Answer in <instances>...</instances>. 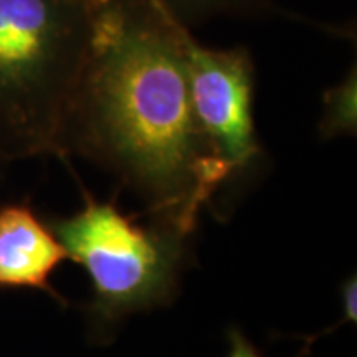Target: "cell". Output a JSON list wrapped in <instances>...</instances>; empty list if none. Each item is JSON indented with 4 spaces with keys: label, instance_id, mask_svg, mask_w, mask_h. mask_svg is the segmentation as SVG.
Wrapping results in <instances>:
<instances>
[{
    "label": "cell",
    "instance_id": "cell-2",
    "mask_svg": "<svg viewBox=\"0 0 357 357\" xmlns=\"http://www.w3.org/2000/svg\"><path fill=\"white\" fill-rule=\"evenodd\" d=\"M78 184L82 207L47 220L68 260L82 266L91 283V300L84 306L88 342L106 347L128 318L176 301L190 265L194 234L159 218L142 220Z\"/></svg>",
    "mask_w": 357,
    "mask_h": 357
},
{
    "label": "cell",
    "instance_id": "cell-3",
    "mask_svg": "<svg viewBox=\"0 0 357 357\" xmlns=\"http://www.w3.org/2000/svg\"><path fill=\"white\" fill-rule=\"evenodd\" d=\"M91 33V0H0V159L55 155Z\"/></svg>",
    "mask_w": 357,
    "mask_h": 357
},
{
    "label": "cell",
    "instance_id": "cell-8",
    "mask_svg": "<svg viewBox=\"0 0 357 357\" xmlns=\"http://www.w3.org/2000/svg\"><path fill=\"white\" fill-rule=\"evenodd\" d=\"M225 337L227 344H229L225 357H265L263 352L253 344L252 339L236 326H230L227 329Z\"/></svg>",
    "mask_w": 357,
    "mask_h": 357
},
{
    "label": "cell",
    "instance_id": "cell-1",
    "mask_svg": "<svg viewBox=\"0 0 357 357\" xmlns=\"http://www.w3.org/2000/svg\"><path fill=\"white\" fill-rule=\"evenodd\" d=\"M182 26L158 0H91L60 159L96 164L142 199L147 217L195 234L225 182L195 124Z\"/></svg>",
    "mask_w": 357,
    "mask_h": 357
},
{
    "label": "cell",
    "instance_id": "cell-9",
    "mask_svg": "<svg viewBox=\"0 0 357 357\" xmlns=\"http://www.w3.org/2000/svg\"><path fill=\"white\" fill-rule=\"evenodd\" d=\"M6 167H7V164L3 162L2 159H0V181H2V176H3V174H6Z\"/></svg>",
    "mask_w": 357,
    "mask_h": 357
},
{
    "label": "cell",
    "instance_id": "cell-7",
    "mask_svg": "<svg viewBox=\"0 0 357 357\" xmlns=\"http://www.w3.org/2000/svg\"><path fill=\"white\" fill-rule=\"evenodd\" d=\"M356 65L347 71L341 83L329 88L323 95V116L319 121V134L324 139L356 134V96H357Z\"/></svg>",
    "mask_w": 357,
    "mask_h": 357
},
{
    "label": "cell",
    "instance_id": "cell-6",
    "mask_svg": "<svg viewBox=\"0 0 357 357\" xmlns=\"http://www.w3.org/2000/svg\"><path fill=\"white\" fill-rule=\"evenodd\" d=\"M166 12L178 24L189 26L208 17L243 15V17H288L293 20H305L298 15H288L273 0H158Z\"/></svg>",
    "mask_w": 357,
    "mask_h": 357
},
{
    "label": "cell",
    "instance_id": "cell-5",
    "mask_svg": "<svg viewBox=\"0 0 357 357\" xmlns=\"http://www.w3.org/2000/svg\"><path fill=\"white\" fill-rule=\"evenodd\" d=\"M66 260L63 245L30 199L0 204V289H35L65 306L52 281Z\"/></svg>",
    "mask_w": 357,
    "mask_h": 357
},
{
    "label": "cell",
    "instance_id": "cell-4",
    "mask_svg": "<svg viewBox=\"0 0 357 357\" xmlns=\"http://www.w3.org/2000/svg\"><path fill=\"white\" fill-rule=\"evenodd\" d=\"M181 42L195 124L227 195L255 176L265 158L253 116L255 63L245 47H204L189 26H182Z\"/></svg>",
    "mask_w": 357,
    "mask_h": 357
}]
</instances>
